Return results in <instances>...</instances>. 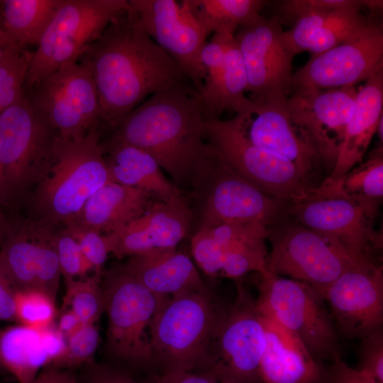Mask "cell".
<instances>
[{
    "instance_id": "cell-1",
    "label": "cell",
    "mask_w": 383,
    "mask_h": 383,
    "mask_svg": "<svg viewBox=\"0 0 383 383\" xmlns=\"http://www.w3.org/2000/svg\"><path fill=\"white\" fill-rule=\"evenodd\" d=\"M77 62L91 74L101 129L109 131L148 95L192 86L177 62L135 26L127 12L110 22Z\"/></svg>"
},
{
    "instance_id": "cell-2",
    "label": "cell",
    "mask_w": 383,
    "mask_h": 383,
    "mask_svg": "<svg viewBox=\"0 0 383 383\" xmlns=\"http://www.w3.org/2000/svg\"><path fill=\"white\" fill-rule=\"evenodd\" d=\"M204 118L199 94L192 85L170 87L126 115L104 144H125L143 150L157 162L180 190L192 188L205 153Z\"/></svg>"
},
{
    "instance_id": "cell-3",
    "label": "cell",
    "mask_w": 383,
    "mask_h": 383,
    "mask_svg": "<svg viewBox=\"0 0 383 383\" xmlns=\"http://www.w3.org/2000/svg\"><path fill=\"white\" fill-rule=\"evenodd\" d=\"M101 131L72 140L58 136L50 167L24 202L29 218L61 229L74 223L89 197L110 182Z\"/></svg>"
},
{
    "instance_id": "cell-4",
    "label": "cell",
    "mask_w": 383,
    "mask_h": 383,
    "mask_svg": "<svg viewBox=\"0 0 383 383\" xmlns=\"http://www.w3.org/2000/svg\"><path fill=\"white\" fill-rule=\"evenodd\" d=\"M227 308L207 287L162 300L149 328L153 372L207 370Z\"/></svg>"
},
{
    "instance_id": "cell-5",
    "label": "cell",
    "mask_w": 383,
    "mask_h": 383,
    "mask_svg": "<svg viewBox=\"0 0 383 383\" xmlns=\"http://www.w3.org/2000/svg\"><path fill=\"white\" fill-rule=\"evenodd\" d=\"M191 189L195 202L194 233L229 223L269 227L286 213L284 202L245 179L208 143Z\"/></svg>"
},
{
    "instance_id": "cell-6",
    "label": "cell",
    "mask_w": 383,
    "mask_h": 383,
    "mask_svg": "<svg viewBox=\"0 0 383 383\" xmlns=\"http://www.w3.org/2000/svg\"><path fill=\"white\" fill-rule=\"evenodd\" d=\"M107 316L104 354L106 362L133 374L154 370L149 328L162 300L144 287L123 264L102 273Z\"/></svg>"
},
{
    "instance_id": "cell-7",
    "label": "cell",
    "mask_w": 383,
    "mask_h": 383,
    "mask_svg": "<svg viewBox=\"0 0 383 383\" xmlns=\"http://www.w3.org/2000/svg\"><path fill=\"white\" fill-rule=\"evenodd\" d=\"M57 132L33 108L25 89L0 114L1 204L13 210L50 167Z\"/></svg>"
},
{
    "instance_id": "cell-8",
    "label": "cell",
    "mask_w": 383,
    "mask_h": 383,
    "mask_svg": "<svg viewBox=\"0 0 383 383\" xmlns=\"http://www.w3.org/2000/svg\"><path fill=\"white\" fill-rule=\"evenodd\" d=\"M258 274L256 303L261 315L295 335L317 361L340 358L338 332L322 293L267 270Z\"/></svg>"
},
{
    "instance_id": "cell-9",
    "label": "cell",
    "mask_w": 383,
    "mask_h": 383,
    "mask_svg": "<svg viewBox=\"0 0 383 383\" xmlns=\"http://www.w3.org/2000/svg\"><path fill=\"white\" fill-rule=\"evenodd\" d=\"M128 7V0H63L33 52L24 89H33L63 65L77 62Z\"/></svg>"
},
{
    "instance_id": "cell-10",
    "label": "cell",
    "mask_w": 383,
    "mask_h": 383,
    "mask_svg": "<svg viewBox=\"0 0 383 383\" xmlns=\"http://www.w3.org/2000/svg\"><path fill=\"white\" fill-rule=\"evenodd\" d=\"M377 209L349 196L328 177L289 204L286 213L296 223L338 240L353 255L372 260L371 252L382 244V236L373 225Z\"/></svg>"
},
{
    "instance_id": "cell-11",
    "label": "cell",
    "mask_w": 383,
    "mask_h": 383,
    "mask_svg": "<svg viewBox=\"0 0 383 383\" xmlns=\"http://www.w3.org/2000/svg\"><path fill=\"white\" fill-rule=\"evenodd\" d=\"M267 270L307 283L321 292L363 260L338 240L284 217L268 227Z\"/></svg>"
},
{
    "instance_id": "cell-12",
    "label": "cell",
    "mask_w": 383,
    "mask_h": 383,
    "mask_svg": "<svg viewBox=\"0 0 383 383\" xmlns=\"http://www.w3.org/2000/svg\"><path fill=\"white\" fill-rule=\"evenodd\" d=\"M204 137L239 174L287 205L314 186L294 164L248 140L233 118L204 121Z\"/></svg>"
},
{
    "instance_id": "cell-13",
    "label": "cell",
    "mask_w": 383,
    "mask_h": 383,
    "mask_svg": "<svg viewBox=\"0 0 383 383\" xmlns=\"http://www.w3.org/2000/svg\"><path fill=\"white\" fill-rule=\"evenodd\" d=\"M265 345L262 316L256 300L240 279H236V294L217 331L206 371L218 382L263 383L260 364Z\"/></svg>"
},
{
    "instance_id": "cell-14",
    "label": "cell",
    "mask_w": 383,
    "mask_h": 383,
    "mask_svg": "<svg viewBox=\"0 0 383 383\" xmlns=\"http://www.w3.org/2000/svg\"><path fill=\"white\" fill-rule=\"evenodd\" d=\"M33 108L57 132L60 138H82L100 128L99 104L89 69L77 62H69L26 91Z\"/></svg>"
},
{
    "instance_id": "cell-15",
    "label": "cell",
    "mask_w": 383,
    "mask_h": 383,
    "mask_svg": "<svg viewBox=\"0 0 383 383\" xmlns=\"http://www.w3.org/2000/svg\"><path fill=\"white\" fill-rule=\"evenodd\" d=\"M235 34L246 72L250 99L256 104L286 105L292 91V60L281 23L257 14Z\"/></svg>"
},
{
    "instance_id": "cell-16",
    "label": "cell",
    "mask_w": 383,
    "mask_h": 383,
    "mask_svg": "<svg viewBox=\"0 0 383 383\" xmlns=\"http://www.w3.org/2000/svg\"><path fill=\"white\" fill-rule=\"evenodd\" d=\"M55 231L12 214L0 229V265L15 291L37 289L56 300L61 272Z\"/></svg>"
},
{
    "instance_id": "cell-17",
    "label": "cell",
    "mask_w": 383,
    "mask_h": 383,
    "mask_svg": "<svg viewBox=\"0 0 383 383\" xmlns=\"http://www.w3.org/2000/svg\"><path fill=\"white\" fill-rule=\"evenodd\" d=\"M129 19L170 55L200 95L206 70L201 54L206 34L187 0H128Z\"/></svg>"
},
{
    "instance_id": "cell-18",
    "label": "cell",
    "mask_w": 383,
    "mask_h": 383,
    "mask_svg": "<svg viewBox=\"0 0 383 383\" xmlns=\"http://www.w3.org/2000/svg\"><path fill=\"white\" fill-rule=\"evenodd\" d=\"M383 66L382 24L370 18L354 37L316 55L292 74L294 93L355 87Z\"/></svg>"
},
{
    "instance_id": "cell-19",
    "label": "cell",
    "mask_w": 383,
    "mask_h": 383,
    "mask_svg": "<svg viewBox=\"0 0 383 383\" xmlns=\"http://www.w3.org/2000/svg\"><path fill=\"white\" fill-rule=\"evenodd\" d=\"M268 233V227L258 223L215 226L192 235V253L208 276L239 279L249 272L267 270Z\"/></svg>"
},
{
    "instance_id": "cell-20",
    "label": "cell",
    "mask_w": 383,
    "mask_h": 383,
    "mask_svg": "<svg viewBox=\"0 0 383 383\" xmlns=\"http://www.w3.org/2000/svg\"><path fill=\"white\" fill-rule=\"evenodd\" d=\"M321 293L343 337L362 338L382 329L383 270L373 260L355 264Z\"/></svg>"
},
{
    "instance_id": "cell-21",
    "label": "cell",
    "mask_w": 383,
    "mask_h": 383,
    "mask_svg": "<svg viewBox=\"0 0 383 383\" xmlns=\"http://www.w3.org/2000/svg\"><path fill=\"white\" fill-rule=\"evenodd\" d=\"M355 87L294 93L287 111L315 147L321 162L331 168L340 149L346 127L355 108Z\"/></svg>"
},
{
    "instance_id": "cell-22",
    "label": "cell",
    "mask_w": 383,
    "mask_h": 383,
    "mask_svg": "<svg viewBox=\"0 0 383 383\" xmlns=\"http://www.w3.org/2000/svg\"><path fill=\"white\" fill-rule=\"evenodd\" d=\"M362 1L303 0L302 14L282 38L294 56L304 51L321 54L354 37L370 18L361 13Z\"/></svg>"
},
{
    "instance_id": "cell-23",
    "label": "cell",
    "mask_w": 383,
    "mask_h": 383,
    "mask_svg": "<svg viewBox=\"0 0 383 383\" xmlns=\"http://www.w3.org/2000/svg\"><path fill=\"white\" fill-rule=\"evenodd\" d=\"M193 223L192 206L184 196L155 199L140 217L104 235L109 253L121 259L153 249L177 247L192 231Z\"/></svg>"
},
{
    "instance_id": "cell-24",
    "label": "cell",
    "mask_w": 383,
    "mask_h": 383,
    "mask_svg": "<svg viewBox=\"0 0 383 383\" xmlns=\"http://www.w3.org/2000/svg\"><path fill=\"white\" fill-rule=\"evenodd\" d=\"M233 118L248 140L292 162L308 179L321 162L312 142L291 118L287 104L252 101Z\"/></svg>"
},
{
    "instance_id": "cell-25",
    "label": "cell",
    "mask_w": 383,
    "mask_h": 383,
    "mask_svg": "<svg viewBox=\"0 0 383 383\" xmlns=\"http://www.w3.org/2000/svg\"><path fill=\"white\" fill-rule=\"evenodd\" d=\"M266 345L260 364L263 383H328L320 362L292 333L262 316Z\"/></svg>"
},
{
    "instance_id": "cell-26",
    "label": "cell",
    "mask_w": 383,
    "mask_h": 383,
    "mask_svg": "<svg viewBox=\"0 0 383 383\" xmlns=\"http://www.w3.org/2000/svg\"><path fill=\"white\" fill-rule=\"evenodd\" d=\"M123 265L161 300L206 287L193 261L177 247L153 249L132 255Z\"/></svg>"
},
{
    "instance_id": "cell-27",
    "label": "cell",
    "mask_w": 383,
    "mask_h": 383,
    "mask_svg": "<svg viewBox=\"0 0 383 383\" xmlns=\"http://www.w3.org/2000/svg\"><path fill=\"white\" fill-rule=\"evenodd\" d=\"M66 345L55 324L43 330L23 325L0 331V365L18 383H30L49 365Z\"/></svg>"
},
{
    "instance_id": "cell-28",
    "label": "cell",
    "mask_w": 383,
    "mask_h": 383,
    "mask_svg": "<svg viewBox=\"0 0 383 383\" xmlns=\"http://www.w3.org/2000/svg\"><path fill=\"white\" fill-rule=\"evenodd\" d=\"M383 108V66L377 70L358 89L355 108L331 175L335 179L362 162L376 133Z\"/></svg>"
},
{
    "instance_id": "cell-29",
    "label": "cell",
    "mask_w": 383,
    "mask_h": 383,
    "mask_svg": "<svg viewBox=\"0 0 383 383\" xmlns=\"http://www.w3.org/2000/svg\"><path fill=\"white\" fill-rule=\"evenodd\" d=\"M155 199L143 189L108 182L89 197L72 223L109 234L143 215Z\"/></svg>"
},
{
    "instance_id": "cell-30",
    "label": "cell",
    "mask_w": 383,
    "mask_h": 383,
    "mask_svg": "<svg viewBox=\"0 0 383 383\" xmlns=\"http://www.w3.org/2000/svg\"><path fill=\"white\" fill-rule=\"evenodd\" d=\"M100 144L110 182L143 189L160 200L183 196L182 191L163 174L157 162L146 152L129 145L101 142Z\"/></svg>"
},
{
    "instance_id": "cell-31",
    "label": "cell",
    "mask_w": 383,
    "mask_h": 383,
    "mask_svg": "<svg viewBox=\"0 0 383 383\" xmlns=\"http://www.w3.org/2000/svg\"><path fill=\"white\" fill-rule=\"evenodd\" d=\"M63 0H3V26L13 43L38 45Z\"/></svg>"
},
{
    "instance_id": "cell-32",
    "label": "cell",
    "mask_w": 383,
    "mask_h": 383,
    "mask_svg": "<svg viewBox=\"0 0 383 383\" xmlns=\"http://www.w3.org/2000/svg\"><path fill=\"white\" fill-rule=\"evenodd\" d=\"M189 9L206 35L238 27L260 13L264 0H187Z\"/></svg>"
},
{
    "instance_id": "cell-33",
    "label": "cell",
    "mask_w": 383,
    "mask_h": 383,
    "mask_svg": "<svg viewBox=\"0 0 383 383\" xmlns=\"http://www.w3.org/2000/svg\"><path fill=\"white\" fill-rule=\"evenodd\" d=\"M224 70L221 88L220 109L236 114L245 111L252 101L245 95L247 76L243 59L235 33L225 35Z\"/></svg>"
},
{
    "instance_id": "cell-34",
    "label": "cell",
    "mask_w": 383,
    "mask_h": 383,
    "mask_svg": "<svg viewBox=\"0 0 383 383\" xmlns=\"http://www.w3.org/2000/svg\"><path fill=\"white\" fill-rule=\"evenodd\" d=\"M226 31L214 33L204 46L201 60L206 74L199 95L204 121L219 119L221 88L224 70Z\"/></svg>"
},
{
    "instance_id": "cell-35",
    "label": "cell",
    "mask_w": 383,
    "mask_h": 383,
    "mask_svg": "<svg viewBox=\"0 0 383 383\" xmlns=\"http://www.w3.org/2000/svg\"><path fill=\"white\" fill-rule=\"evenodd\" d=\"M335 179L349 196L377 206L383 196L382 145L376 148L367 161Z\"/></svg>"
},
{
    "instance_id": "cell-36",
    "label": "cell",
    "mask_w": 383,
    "mask_h": 383,
    "mask_svg": "<svg viewBox=\"0 0 383 383\" xmlns=\"http://www.w3.org/2000/svg\"><path fill=\"white\" fill-rule=\"evenodd\" d=\"M103 272L65 280L62 309L72 310L84 324L96 323L104 313Z\"/></svg>"
},
{
    "instance_id": "cell-37",
    "label": "cell",
    "mask_w": 383,
    "mask_h": 383,
    "mask_svg": "<svg viewBox=\"0 0 383 383\" xmlns=\"http://www.w3.org/2000/svg\"><path fill=\"white\" fill-rule=\"evenodd\" d=\"M55 301L37 289L14 292L15 318L19 324L43 330L55 325Z\"/></svg>"
},
{
    "instance_id": "cell-38",
    "label": "cell",
    "mask_w": 383,
    "mask_h": 383,
    "mask_svg": "<svg viewBox=\"0 0 383 383\" xmlns=\"http://www.w3.org/2000/svg\"><path fill=\"white\" fill-rule=\"evenodd\" d=\"M99 341L96 323L84 324L66 340L63 351L48 366L66 370L80 368L94 360Z\"/></svg>"
},
{
    "instance_id": "cell-39",
    "label": "cell",
    "mask_w": 383,
    "mask_h": 383,
    "mask_svg": "<svg viewBox=\"0 0 383 383\" xmlns=\"http://www.w3.org/2000/svg\"><path fill=\"white\" fill-rule=\"evenodd\" d=\"M54 241L64 279L84 277L93 270L77 242L65 228L55 231Z\"/></svg>"
},
{
    "instance_id": "cell-40",
    "label": "cell",
    "mask_w": 383,
    "mask_h": 383,
    "mask_svg": "<svg viewBox=\"0 0 383 383\" xmlns=\"http://www.w3.org/2000/svg\"><path fill=\"white\" fill-rule=\"evenodd\" d=\"M64 228L77 242L93 270L95 272H103L102 267L109 254L105 236L94 230L76 223L70 224Z\"/></svg>"
},
{
    "instance_id": "cell-41",
    "label": "cell",
    "mask_w": 383,
    "mask_h": 383,
    "mask_svg": "<svg viewBox=\"0 0 383 383\" xmlns=\"http://www.w3.org/2000/svg\"><path fill=\"white\" fill-rule=\"evenodd\" d=\"M79 383H140L132 373L106 362H92L79 368Z\"/></svg>"
},
{
    "instance_id": "cell-42",
    "label": "cell",
    "mask_w": 383,
    "mask_h": 383,
    "mask_svg": "<svg viewBox=\"0 0 383 383\" xmlns=\"http://www.w3.org/2000/svg\"><path fill=\"white\" fill-rule=\"evenodd\" d=\"M357 370L383 383V331L379 329L362 338Z\"/></svg>"
},
{
    "instance_id": "cell-43",
    "label": "cell",
    "mask_w": 383,
    "mask_h": 383,
    "mask_svg": "<svg viewBox=\"0 0 383 383\" xmlns=\"http://www.w3.org/2000/svg\"><path fill=\"white\" fill-rule=\"evenodd\" d=\"M138 381L140 383H219L209 371L151 372Z\"/></svg>"
},
{
    "instance_id": "cell-44",
    "label": "cell",
    "mask_w": 383,
    "mask_h": 383,
    "mask_svg": "<svg viewBox=\"0 0 383 383\" xmlns=\"http://www.w3.org/2000/svg\"><path fill=\"white\" fill-rule=\"evenodd\" d=\"M328 383H382L350 367L340 358L333 362Z\"/></svg>"
},
{
    "instance_id": "cell-45",
    "label": "cell",
    "mask_w": 383,
    "mask_h": 383,
    "mask_svg": "<svg viewBox=\"0 0 383 383\" xmlns=\"http://www.w3.org/2000/svg\"><path fill=\"white\" fill-rule=\"evenodd\" d=\"M0 321H13L15 318L14 290L0 265Z\"/></svg>"
},
{
    "instance_id": "cell-46",
    "label": "cell",
    "mask_w": 383,
    "mask_h": 383,
    "mask_svg": "<svg viewBox=\"0 0 383 383\" xmlns=\"http://www.w3.org/2000/svg\"><path fill=\"white\" fill-rule=\"evenodd\" d=\"M28 50L14 43L0 62V89L9 74L26 57L31 55Z\"/></svg>"
},
{
    "instance_id": "cell-47",
    "label": "cell",
    "mask_w": 383,
    "mask_h": 383,
    "mask_svg": "<svg viewBox=\"0 0 383 383\" xmlns=\"http://www.w3.org/2000/svg\"><path fill=\"white\" fill-rule=\"evenodd\" d=\"M30 383H79L73 370L45 367Z\"/></svg>"
},
{
    "instance_id": "cell-48",
    "label": "cell",
    "mask_w": 383,
    "mask_h": 383,
    "mask_svg": "<svg viewBox=\"0 0 383 383\" xmlns=\"http://www.w3.org/2000/svg\"><path fill=\"white\" fill-rule=\"evenodd\" d=\"M84 323L70 309H61L57 324L55 325L59 332L67 340L76 333Z\"/></svg>"
},
{
    "instance_id": "cell-49",
    "label": "cell",
    "mask_w": 383,
    "mask_h": 383,
    "mask_svg": "<svg viewBox=\"0 0 383 383\" xmlns=\"http://www.w3.org/2000/svg\"><path fill=\"white\" fill-rule=\"evenodd\" d=\"M362 4L371 11H375L382 9L383 1L379 0L362 1Z\"/></svg>"
},
{
    "instance_id": "cell-50",
    "label": "cell",
    "mask_w": 383,
    "mask_h": 383,
    "mask_svg": "<svg viewBox=\"0 0 383 383\" xmlns=\"http://www.w3.org/2000/svg\"><path fill=\"white\" fill-rule=\"evenodd\" d=\"M14 43H4L0 44V62L11 49Z\"/></svg>"
},
{
    "instance_id": "cell-51",
    "label": "cell",
    "mask_w": 383,
    "mask_h": 383,
    "mask_svg": "<svg viewBox=\"0 0 383 383\" xmlns=\"http://www.w3.org/2000/svg\"><path fill=\"white\" fill-rule=\"evenodd\" d=\"M4 43H13L4 29L3 23H0V44Z\"/></svg>"
},
{
    "instance_id": "cell-52",
    "label": "cell",
    "mask_w": 383,
    "mask_h": 383,
    "mask_svg": "<svg viewBox=\"0 0 383 383\" xmlns=\"http://www.w3.org/2000/svg\"><path fill=\"white\" fill-rule=\"evenodd\" d=\"M2 207L3 206L0 204V227L1 226V225L3 224L4 221L6 220V217L3 213Z\"/></svg>"
},
{
    "instance_id": "cell-53",
    "label": "cell",
    "mask_w": 383,
    "mask_h": 383,
    "mask_svg": "<svg viewBox=\"0 0 383 383\" xmlns=\"http://www.w3.org/2000/svg\"><path fill=\"white\" fill-rule=\"evenodd\" d=\"M0 23H3V1L0 0Z\"/></svg>"
},
{
    "instance_id": "cell-54",
    "label": "cell",
    "mask_w": 383,
    "mask_h": 383,
    "mask_svg": "<svg viewBox=\"0 0 383 383\" xmlns=\"http://www.w3.org/2000/svg\"><path fill=\"white\" fill-rule=\"evenodd\" d=\"M2 185H3V179H2L1 171L0 169V204H1V193H2Z\"/></svg>"
},
{
    "instance_id": "cell-55",
    "label": "cell",
    "mask_w": 383,
    "mask_h": 383,
    "mask_svg": "<svg viewBox=\"0 0 383 383\" xmlns=\"http://www.w3.org/2000/svg\"><path fill=\"white\" fill-rule=\"evenodd\" d=\"M219 383H244V382H240L231 381V380H223V381H220Z\"/></svg>"
},
{
    "instance_id": "cell-56",
    "label": "cell",
    "mask_w": 383,
    "mask_h": 383,
    "mask_svg": "<svg viewBox=\"0 0 383 383\" xmlns=\"http://www.w3.org/2000/svg\"><path fill=\"white\" fill-rule=\"evenodd\" d=\"M1 368H2V367H1V365H0V370H1Z\"/></svg>"
}]
</instances>
